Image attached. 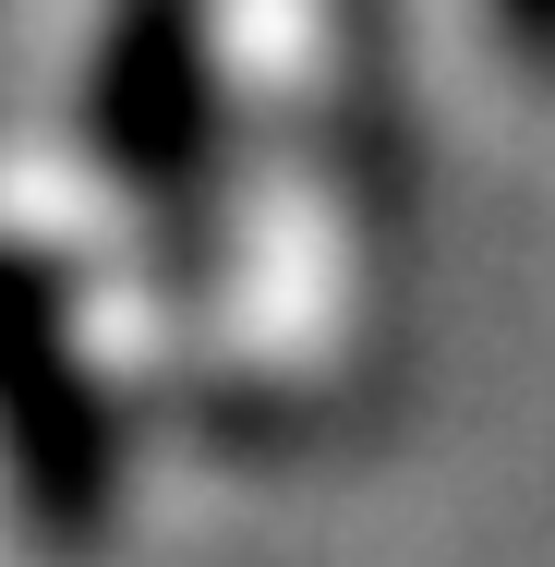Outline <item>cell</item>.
<instances>
[{
  "instance_id": "obj_1",
  "label": "cell",
  "mask_w": 555,
  "mask_h": 567,
  "mask_svg": "<svg viewBox=\"0 0 555 567\" xmlns=\"http://www.w3.org/2000/svg\"><path fill=\"white\" fill-rule=\"evenodd\" d=\"M0 471L24 495V532L49 556H85L121 507V435L85 386V362L61 350L49 278H24L0 254Z\"/></svg>"
},
{
  "instance_id": "obj_2",
  "label": "cell",
  "mask_w": 555,
  "mask_h": 567,
  "mask_svg": "<svg viewBox=\"0 0 555 567\" xmlns=\"http://www.w3.org/2000/svg\"><path fill=\"white\" fill-rule=\"evenodd\" d=\"M206 121V37H194V0H121L110 73H97V145L121 169H182Z\"/></svg>"
},
{
  "instance_id": "obj_3",
  "label": "cell",
  "mask_w": 555,
  "mask_h": 567,
  "mask_svg": "<svg viewBox=\"0 0 555 567\" xmlns=\"http://www.w3.org/2000/svg\"><path fill=\"white\" fill-rule=\"evenodd\" d=\"M495 24H507L520 61H544V73H555V0H495Z\"/></svg>"
}]
</instances>
